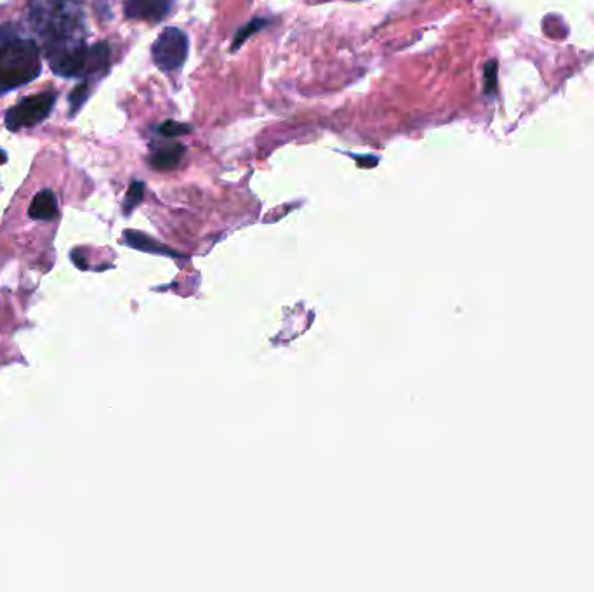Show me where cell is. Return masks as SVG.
Instances as JSON below:
<instances>
[{
	"label": "cell",
	"mask_w": 594,
	"mask_h": 592,
	"mask_svg": "<svg viewBox=\"0 0 594 592\" xmlns=\"http://www.w3.org/2000/svg\"><path fill=\"white\" fill-rule=\"evenodd\" d=\"M28 21L46 49L84 40V13L75 0H28Z\"/></svg>",
	"instance_id": "cell-1"
},
{
	"label": "cell",
	"mask_w": 594,
	"mask_h": 592,
	"mask_svg": "<svg viewBox=\"0 0 594 592\" xmlns=\"http://www.w3.org/2000/svg\"><path fill=\"white\" fill-rule=\"evenodd\" d=\"M42 70L39 46L21 37L13 25L0 27V94L25 86Z\"/></svg>",
	"instance_id": "cell-2"
},
{
	"label": "cell",
	"mask_w": 594,
	"mask_h": 592,
	"mask_svg": "<svg viewBox=\"0 0 594 592\" xmlns=\"http://www.w3.org/2000/svg\"><path fill=\"white\" fill-rule=\"evenodd\" d=\"M49 66L65 79L93 80L110 68V47L105 42L87 46L84 40L46 49Z\"/></svg>",
	"instance_id": "cell-3"
},
{
	"label": "cell",
	"mask_w": 594,
	"mask_h": 592,
	"mask_svg": "<svg viewBox=\"0 0 594 592\" xmlns=\"http://www.w3.org/2000/svg\"><path fill=\"white\" fill-rule=\"evenodd\" d=\"M58 94L53 91L46 93L32 94L28 98L21 99L18 105L11 106L4 117L9 131L18 132L21 129H30L33 125L40 124L49 117V113L56 105Z\"/></svg>",
	"instance_id": "cell-4"
},
{
	"label": "cell",
	"mask_w": 594,
	"mask_h": 592,
	"mask_svg": "<svg viewBox=\"0 0 594 592\" xmlns=\"http://www.w3.org/2000/svg\"><path fill=\"white\" fill-rule=\"evenodd\" d=\"M153 63L165 73L176 72L188 58V37L176 27L165 28L152 46Z\"/></svg>",
	"instance_id": "cell-5"
},
{
	"label": "cell",
	"mask_w": 594,
	"mask_h": 592,
	"mask_svg": "<svg viewBox=\"0 0 594 592\" xmlns=\"http://www.w3.org/2000/svg\"><path fill=\"white\" fill-rule=\"evenodd\" d=\"M172 0H127L126 16L131 20L159 23L169 14Z\"/></svg>",
	"instance_id": "cell-6"
},
{
	"label": "cell",
	"mask_w": 594,
	"mask_h": 592,
	"mask_svg": "<svg viewBox=\"0 0 594 592\" xmlns=\"http://www.w3.org/2000/svg\"><path fill=\"white\" fill-rule=\"evenodd\" d=\"M28 216L33 221H53L58 218V198L54 195V191H39L28 207Z\"/></svg>",
	"instance_id": "cell-7"
},
{
	"label": "cell",
	"mask_w": 594,
	"mask_h": 592,
	"mask_svg": "<svg viewBox=\"0 0 594 592\" xmlns=\"http://www.w3.org/2000/svg\"><path fill=\"white\" fill-rule=\"evenodd\" d=\"M183 155H185V146L172 143V145L160 146L157 150H153L152 157L148 162L155 171H174Z\"/></svg>",
	"instance_id": "cell-8"
},
{
	"label": "cell",
	"mask_w": 594,
	"mask_h": 592,
	"mask_svg": "<svg viewBox=\"0 0 594 592\" xmlns=\"http://www.w3.org/2000/svg\"><path fill=\"white\" fill-rule=\"evenodd\" d=\"M124 242H126L129 247L132 249L138 250H145V252H153V254H167L169 250L164 249L162 245L157 244L155 240H152L150 237H146L143 233H139V231H131L127 230L124 233ZM171 254V252H169Z\"/></svg>",
	"instance_id": "cell-9"
},
{
	"label": "cell",
	"mask_w": 594,
	"mask_h": 592,
	"mask_svg": "<svg viewBox=\"0 0 594 592\" xmlns=\"http://www.w3.org/2000/svg\"><path fill=\"white\" fill-rule=\"evenodd\" d=\"M268 25H270V20H266V18H254V20L249 21L244 27L238 28L237 35H235L233 44H231V51H237L238 47L244 46L245 40L252 37L254 33L261 32Z\"/></svg>",
	"instance_id": "cell-10"
},
{
	"label": "cell",
	"mask_w": 594,
	"mask_h": 592,
	"mask_svg": "<svg viewBox=\"0 0 594 592\" xmlns=\"http://www.w3.org/2000/svg\"><path fill=\"white\" fill-rule=\"evenodd\" d=\"M89 94H91V80H84L82 84H79V86L73 89L70 99H68L70 101V115L72 117H75L79 113L80 108L86 105Z\"/></svg>",
	"instance_id": "cell-11"
},
{
	"label": "cell",
	"mask_w": 594,
	"mask_h": 592,
	"mask_svg": "<svg viewBox=\"0 0 594 592\" xmlns=\"http://www.w3.org/2000/svg\"><path fill=\"white\" fill-rule=\"evenodd\" d=\"M143 198H145V185H143L141 181H134V183L129 186L126 198H124V207H122V209H124V214L129 216V214L143 202Z\"/></svg>",
	"instance_id": "cell-12"
},
{
	"label": "cell",
	"mask_w": 594,
	"mask_h": 592,
	"mask_svg": "<svg viewBox=\"0 0 594 592\" xmlns=\"http://www.w3.org/2000/svg\"><path fill=\"white\" fill-rule=\"evenodd\" d=\"M188 132H192L190 125L176 122V120H165L164 124L159 125V134L162 138H179V136H185Z\"/></svg>",
	"instance_id": "cell-13"
},
{
	"label": "cell",
	"mask_w": 594,
	"mask_h": 592,
	"mask_svg": "<svg viewBox=\"0 0 594 592\" xmlns=\"http://www.w3.org/2000/svg\"><path fill=\"white\" fill-rule=\"evenodd\" d=\"M485 94H494L497 89V63L489 61L485 65Z\"/></svg>",
	"instance_id": "cell-14"
},
{
	"label": "cell",
	"mask_w": 594,
	"mask_h": 592,
	"mask_svg": "<svg viewBox=\"0 0 594 592\" xmlns=\"http://www.w3.org/2000/svg\"><path fill=\"white\" fill-rule=\"evenodd\" d=\"M351 157L357 160L360 167H374V165H377V162H379V158L370 157V155H365V157L362 158L358 157V155H351Z\"/></svg>",
	"instance_id": "cell-15"
},
{
	"label": "cell",
	"mask_w": 594,
	"mask_h": 592,
	"mask_svg": "<svg viewBox=\"0 0 594 592\" xmlns=\"http://www.w3.org/2000/svg\"><path fill=\"white\" fill-rule=\"evenodd\" d=\"M6 160H7L6 152H4V150H2V148H0V165L4 164V162H6Z\"/></svg>",
	"instance_id": "cell-16"
}]
</instances>
